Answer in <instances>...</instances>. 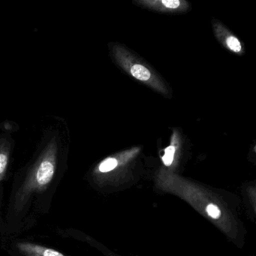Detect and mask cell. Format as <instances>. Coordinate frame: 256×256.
<instances>
[{"label": "cell", "mask_w": 256, "mask_h": 256, "mask_svg": "<svg viewBox=\"0 0 256 256\" xmlns=\"http://www.w3.org/2000/svg\"><path fill=\"white\" fill-rule=\"evenodd\" d=\"M55 172L54 150L48 151L38 163L30 180L28 184V190L42 188L50 184Z\"/></svg>", "instance_id": "6da1fadb"}, {"label": "cell", "mask_w": 256, "mask_h": 256, "mask_svg": "<svg viewBox=\"0 0 256 256\" xmlns=\"http://www.w3.org/2000/svg\"><path fill=\"white\" fill-rule=\"evenodd\" d=\"M18 246L22 252L28 256H65L52 248L30 242H20L18 244Z\"/></svg>", "instance_id": "7a4b0ae2"}, {"label": "cell", "mask_w": 256, "mask_h": 256, "mask_svg": "<svg viewBox=\"0 0 256 256\" xmlns=\"http://www.w3.org/2000/svg\"><path fill=\"white\" fill-rule=\"evenodd\" d=\"M131 74L138 80L144 82L149 80L151 76L150 72L146 67L140 64H136L132 67Z\"/></svg>", "instance_id": "3957f363"}, {"label": "cell", "mask_w": 256, "mask_h": 256, "mask_svg": "<svg viewBox=\"0 0 256 256\" xmlns=\"http://www.w3.org/2000/svg\"><path fill=\"white\" fill-rule=\"evenodd\" d=\"M118 160L114 158H108L100 164L98 169H100V172L106 173V172L114 170L118 166Z\"/></svg>", "instance_id": "277c9868"}, {"label": "cell", "mask_w": 256, "mask_h": 256, "mask_svg": "<svg viewBox=\"0 0 256 256\" xmlns=\"http://www.w3.org/2000/svg\"><path fill=\"white\" fill-rule=\"evenodd\" d=\"M174 152V146H170L166 148V150H164V155L162 157L163 162L166 166H170L173 162Z\"/></svg>", "instance_id": "5b68a950"}, {"label": "cell", "mask_w": 256, "mask_h": 256, "mask_svg": "<svg viewBox=\"0 0 256 256\" xmlns=\"http://www.w3.org/2000/svg\"><path fill=\"white\" fill-rule=\"evenodd\" d=\"M226 44L230 50L234 52H240L241 50V44L239 40L234 36H229L226 40Z\"/></svg>", "instance_id": "8992f818"}, {"label": "cell", "mask_w": 256, "mask_h": 256, "mask_svg": "<svg viewBox=\"0 0 256 256\" xmlns=\"http://www.w3.org/2000/svg\"><path fill=\"white\" fill-rule=\"evenodd\" d=\"M206 211L208 215L214 220H217L221 216V211L218 209V206L214 204H208L206 208Z\"/></svg>", "instance_id": "52a82bcc"}, {"label": "cell", "mask_w": 256, "mask_h": 256, "mask_svg": "<svg viewBox=\"0 0 256 256\" xmlns=\"http://www.w3.org/2000/svg\"><path fill=\"white\" fill-rule=\"evenodd\" d=\"M8 164V156L4 152H0V176L4 173Z\"/></svg>", "instance_id": "ba28073f"}, {"label": "cell", "mask_w": 256, "mask_h": 256, "mask_svg": "<svg viewBox=\"0 0 256 256\" xmlns=\"http://www.w3.org/2000/svg\"><path fill=\"white\" fill-rule=\"evenodd\" d=\"M162 4L168 8H176L180 5L179 0H162Z\"/></svg>", "instance_id": "9c48e42d"}]
</instances>
